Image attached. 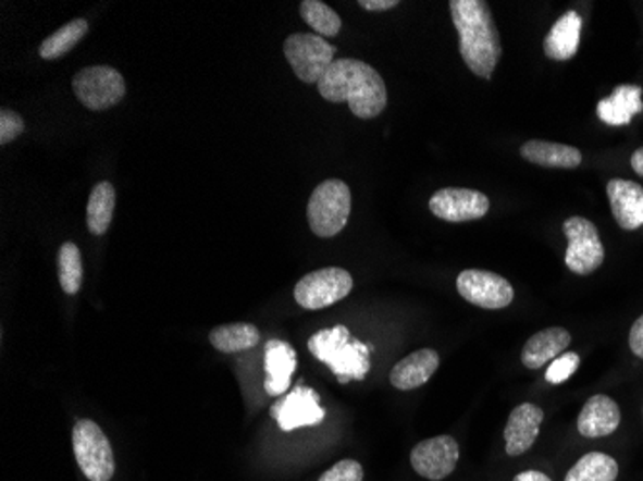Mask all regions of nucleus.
<instances>
[{
  "instance_id": "obj_1",
  "label": "nucleus",
  "mask_w": 643,
  "mask_h": 481,
  "mask_svg": "<svg viewBox=\"0 0 643 481\" xmlns=\"http://www.w3.org/2000/svg\"><path fill=\"white\" fill-rule=\"evenodd\" d=\"M320 97L327 102H347L355 116L372 120L387 107V89L374 67L355 59L335 60L318 84Z\"/></svg>"
},
{
  "instance_id": "obj_2",
  "label": "nucleus",
  "mask_w": 643,
  "mask_h": 481,
  "mask_svg": "<svg viewBox=\"0 0 643 481\" xmlns=\"http://www.w3.org/2000/svg\"><path fill=\"white\" fill-rule=\"evenodd\" d=\"M449 9L465 64L478 77L492 79L503 49L490 4L484 0H452Z\"/></svg>"
},
{
  "instance_id": "obj_3",
  "label": "nucleus",
  "mask_w": 643,
  "mask_h": 481,
  "mask_svg": "<svg viewBox=\"0 0 643 481\" xmlns=\"http://www.w3.org/2000/svg\"><path fill=\"white\" fill-rule=\"evenodd\" d=\"M312 357L330 366L337 382L364 380L370 372V349L367 343L357 340L345 325L327 328L314 333L309 340Z\"/></svg>"
},
{
  "instance_id": "obj_4",
  "label": "nucleus",
  "mask_w": 643,
  "mask_h": 481,
  "mask_svg": "<svg viewBox=\"0 0 643 481\" xmlns=\"http://www.w3.org/2000/svg\"><path fill=\"white\" fill-rule=\"evenodd\" d=\"M351 214V189L342 180H326L312 192L307 207L310 230L318 237H335Z\"/></svg>"
},
{
  "instance_id": "obj_5",
  "label": "nucleus",
  "mask_w": 643,
  "mask_h": 481,
  "mask_svg": "<svg viewBox=\"0 0 643 481\" xmlns=\"http://www.w3.org/2000/svg\"><path fill=\"white\" fill-rule=\"evenodd\" d=\"M334 45L317 34H293L285 39L284 54L302 84H320L335 62Z\"/></svg>"
},
{
  "instance_id": "obj_6",
  "label": "nucleus",
  "mask_w": 643,
  "mask_h": 481,
  "mask_svg": "<svg viewBox=\"0 0 643 481\" xmlns=\"http://www.w3.org/2000/svg\"><path fill=\"white\" fill-rule=\"evenodd\" d=\"M76 460L89 481H110L116 470L114 453L101 428L91 420H79L72 432Z\"/></svg>"
},
{
  "instance_id": "obj_7",
  "label": "nucleus",
  "mask_w": 643,
  "mask_h": 481,
  "mask_svg": "<svg viewBox=\"0 0 643 481\" xmlns=\"http://www.w3.org/2000/svg\"><path fill=\"white\" fill-rule=\"evenodd\" d=\"M562 232L567 235L568 247L565 264L570 272L578 275H590L602 268L605 260V247L597 227L588 218H568L562 224Z\"/></svg>"
},
{
  "instance_id": "obj_8",
  "label": "nucleus",
  "mask_w": 643,
  "mask_h": 481,
  "mask_svg": "<svg viewBox=\"0 0 643 481\" xmlns=\"http://www.w3.org/2000/svg\"><path fill=\"white\" fill-rule=\"evenodd\" d=\"M74 92L85 109L102 112L126 97L124 75L110 66L85 67L74 77Z\"/></svg>"
},
{
  "instance_id": "obj_9",
  "label": "nucleus",
  "mask_w": 643,
  "mask_h": 481,
  "mask_svg": "<svg viewBox=\"0 0 643 481\" xmlns=\"http://www.w3.org/2000/svg\"><path fill=\"white\" fill-rule=\"evenodd\" d=\"M353 289V278L343 268H322L310 272L295 285V300L307 310L332 307Z\"/></svg>"
},
{
  "instance_id": "obj_10",
  "label": "nucleus",
  "mask_w": 643,
  "mask_h": 481,
  "mask_svg": "<svg viewBox=\"0 0 643 481\" xmlns=\"http://www.w3.org/2000/svg\"><path fill=\"white\" fill-rule=\"evenodd\" d=\"M457 289L462 299L485 310L509 307L515 299V289L503 275L487 270H465L457 278Z\"/></svg>"
},
{
  "instance_id": "obj_11",
  "label": "nucleus",
  "mask_w": 643,
  "mask_h": 481,
  "mask_svg": "<svg viewBox=\"0 0 643 481\" xmlns=\"http://www.w3.org/2000/svg\"><path fill=\"white\" fill-rule=\"evenodd\" d=\"M430 210L434 217L449 224L474 222L490 212V199L484 193L462 187H445L434 193L430 199Z\"/></svg>"
},
{
  "instance_id": "obj_12",
  "label": "nucleus",
  "mask_w": 643,
  "mask_h": 481,
  "mask_svg": "<svg viewBox=\"0 0 643 481\" xmlns=\"http://www.w3.org/2000/svg\"><path fill=\"white\" fill-rule=\"evenodd\" d=\"M459 443L452 435H437L420 441L410 453V465L415 472L432 481H442L453 473L459 462Z\"/></svg>"
},
{
  "instance_id": "obj_13",
  "label": "nucleus",
  "mask_w": 643,
  "mask_h": 481,
  "mask_svg": "<svg viewBox=\"0 0 643 481\" xmlns=\"http://www.w3.org/2000/svg\"><path fill=\"white\" fill-rule=\"evenodd\" d=\"M270 415L284 432H293L305 425H317L324 420L326 412L320 405L317 391L299 385L280 398Z\"/></svg>"
},
{
  "instance_id": "obj_14",
  "label": "nucleus",
  "mask_w": 643,
  "mask_h": 481,
  "mask_svg": "<svg viewBox=\"0 0 643 481\" xmlns=\"http://www.w3.org/2000/svg\"><path fill=\"white\" fill-rule=\"evenodd\" d=\"M543 422V410L532 403H524L515 408L505 425V451L509 457H520L528 453L540 433Z\"/></svg>"
},
{
  "instance_id": "obj_15",
  "label": "nucleus",
  "mask_w": 643,
  "mask_h": 481,
  "mask_svg": "<svg viewBox=\"0 0 643 481\" xmlns=\"http://www.w3.org/2000/svg\"><path fill=\"white\" fill-rule=\"evenodd\" d=\"M610 212L617 220V224L634 232L643 225V187L640 183L630 180H610L607 183Z\"/></svg>"
},
{
  "instance_id": "obj_16",
  "label": "nucleus",
  "mask_w": 643,
  "mask_h": 481,
  "mask_svg": "<svg viewBox=\"0 0 643 481\" xmlns=\"http://www.w3.org/2000/svg\"><path fill=\"white\" fill-rule=\"evenodd\" d=\"M620 423V408L607 395H593L585 400L584 407L578 415V432L582 437H607L617 432Z\"/></svg>"
},
{
  "instance_id": "obj_17",
  "label": "nucleus",
  "mask_w": 643,
  "mask_h": 481,
  "mask_svg": "<svg viewBox=\"0 0 643 481\" xmlns=\"http://www.w3.org/2000/svg\"><path fill=\"white\" fill-rule=\"evenodd\" d=\"M264 390L268 395H284L285 391L289 390L293 372L297 368V353L285 341H268L264 349Z\"/></svg>"
},
{
  "instance_id": "obj_18",
  "label": "nucleus",
  "mask_w": 643,
  "mask_h": 481,
  "mask_svg": "<svg viewBox=\"0 0 643 481\" xmlns=\"http://www.w3.org/2000/svg\"><path fill=\"white\" fill-rule=\"evenodd\" d=\"M580 37H582V16L577 10H568L567 14H562L555 22L552 32L545 37L543 52L547 59L567 62L577 57Z\"/></svg>"
},
{
  "instance_id": "obj_19",
  "label": "nucleus",
  "mask_w": 643,
  "mask_h": 481,
  "mask_svg": "<svg viewBox=\"0 0 643 481\" xmlns=\"http://www.w3.org/2000/svg\"><path fill=\"white\" fill-rule=\"evenodd\" d=\"M437 366L440 355L434 349L417 350L393 366L389 382L399 391L417 390L434 375Z\"/></svg>"
},
{
  "instance_id": "obj_20",
  "label": "nucleus",
  "mask_w": 643,
  "mask_h": 481,
  "mask_svg": "<svg viewBox=\"0 0 643 481\" xmlns=\"http://www.w3.org/2000/svg\"><path fill=\"white\" fill-rule=\"evenodd\" d=\"M570 341L572 337L565 328L542 330L527 341V345L522 349V365L530 370H537L542 366L549 365L555 358L565 355Z\"/></svg>"
},
{
  "instance_id": "obj_21",
  "label": "nucleus",
  "mask_w": 643,
  "mask_h": 481,
  "mask_svg": "<svg viewBox=\"0 0 643 481\" xmlns=\"http://www.w3.org/2000/svg\"><path fill=\"white\" fill-rule=\"evenodd\" d=\"M642 110V87L620 85L597 104V116L607 125H628Z\"/></svg>"
},
{
  "instance_id": "obj_22",
  "label": "nucleus",
  "mask_w": 643,
  "mask_h": 481,
  "mask_svg": "<svg viewBox=\"0 0 643 481\" xmlns=\"http://www.w3.org/2000/svg\"><path fill=\"white\" fill-rule=\"evenodd\" d=\"M520 155L535 166L574 170L582 164V152L577 147L560 145V143L540 141V139L527 141L522 145Z\"/></svg>"
},
{
  "instance_id": "obj_23",
  "label": "nucleus",
  "mask_w": 643,
  "mask_h": 481,
  "mask_svg": "<svg viewBox=\"0 0 643 481\" xmlns=\"http://www.w3.org/2000/svg\"><path fill=\"white\" fill-rule=\"evenodd\" d=\"M116 207V189L109 182L97 183L87 200V227L92 235L109 232Z\"/></svg>"
},
{
  "instance_id": "obj_24",
  "label": "nucleus",
  "mask_w": 643,
  "mask_h": 481,
  "mask_svg": "<svg viewBox=\"0 0 643 481\" xmlns=\"http://www.w3.org/2000/svg\"><path fill=\"white\" fill-rule=\"evenodd\" d=\"M210 343L220 353H242L259 345L260 333L252 324H226L218 325L209 335Z\"/></svg>"
},
{
  "instance_id": "obj_25",
  "label": "nucleus",
  "mask_w": 643,
  "mask_h": 481,
  "mask_svg": "<svg viewBox=\"0 0 643 481\" xmlns=\"http://www.w3.org/2000/svg\"><path fill=\"white\" fill-rule=\"evenodd\" d=\"M89 32V24L84 17H77L67 22L59 32H54L51 37H47L39 47V54L45 60L62 59L70 50L76 47L77 42L84 39L85 34Z\"/></svg>"
},
{
  "instance_id": "obj_26",
  "label": "nucleus",
  "mask_w": 643,
  "mask_h": 481,
  "mask_svg": "<svg viewBox=\"0 0 643 481\" xmlns=\"http://www.w3.org/2000/svg\"><path fill=\"white\" fill-rule=\"evenodd\" d=\"M617 476L618 465L615 458L605 453H588L568 470L565 481H615Z\"/></svg>"
},
{
  "instance_id": "obj_27",
  "label": "nucleus",
  "mask_w": 643,
  "mask_h": 481,
  "mask_svg": "<svg viewBox=\"0 0 643 481\" xmlns=\"http://www.w3.org/2000/svg\"><path fill=\"white\" fill-rule=\"evenodd\" d=\"M60 287L67 295H76L84 283V262L76 243H64L59 250Z\"/></svg>"
},
{
  "instance_id": "obj_28",
  "label": "nucleus",
  "mask_w": 643,
  "mask_h": 481,
  "mask_svg": "<svg viewBox=\"0 0 643 481\" xmlns=\"http://www.w3.org/2000/svg\"><path fill=\"white\" fill-rule=\"evenodd\" d=\"M301 16L320 37H335L342 32V17L320 0L301 2Z\"/></svg>"
},
{
  "instance_id": "obj_29",
  "label": "nucleus",
  "mask_w": 643,
  "mask_h": 481,
  "mask_svg": "<svg viewBox=\"0 0 643 481\" xmlns=\"http://www.w3.org/2000/svg\"><path fill=\"white\" fill-rule=\"evenodd\" d=\"M578 366H580V357H578L577 353H565V355H560L559 358L553 360L552 366L547 368V373H545V380L553 383V385L567 382L568 378L577 372Z\"/></svg>"
},
{
  "instance_id": "obj_30",
  "label": "nucleus",
  "mask_w": 643,
  "mask_h": 481,
  "mask_svg": "<svg viewBox=\"0 0 643 481\" xmlns=\"http://www.w3.org/2000/svg\"><path fill=\"white\" fill-rule=\"evenodd\" d=\"M364 472L362 466L357 460H342L337 465L332 466L327 472L320 476L318 481H362Z\"/></svg>"
},
{
  "instance_id": "obj_31",
  "label": "nucleus",
  "mask_w": 643,
  "mask_h": 481,
  "mask_svg": "<svg viewBox=\"0 0 643 481\" xmlns=\"http://www.w3.org/2000/svg\"><path fill=\"white\" fill-rule=\"evenodd\" d=\"M24 130H26V124L22 118L17 116L16 112H10V110L0 112V145L16 141Z\"/></svg>"
},
{
  "instance_id": "obj_32",
  "label": "nucleus",
  "mask_w": 643,
  "mask_h": 481,
  "mask_svg": "<svg viewBox=\"0 0 643 481\" xmlns=\"http://www.w3.org/2000/svg\"><path fill=\"white\" fill-rule=\"evenodd\" d=\"M628 343H630V349H632L635 357L642 358L643 360V314L640 316V318L635 320L634 325H632Z\"/></svg>"
},
{
  "instance_id": "obj_33",
  "label": "nucleus",
  "mask_w": 643,
  "mask_h": 481,
  "mask_svg": "<svg viewBox=\"0 0 643 481\" xmlns=\"http://www.w3.org/2000/svg\"><path fill=\"white\" fill-rule=\"evenodd\" d=\"M359 7L368 10V12H384V10H392L399 7L397 0H360Z\"/></svg>"
},
{
  "instance_id": "obj_34",
  "label": "nucleus",
  "mask_w": 643,
  "mask_h": 481,
  "mask_svg": "<svg viewBox=\"0 0 643 481\" xmlns=\"http://www.w3.org/2000/svg\"><path fill=\"white\" fill-rule=\"evenodd\" d=\"M512 481H552L549 476H545L543 472H535V470H528V472L518 473L517 478Z\"/></svg>"
},
{
  "instance_id": "obj_35",
  "label": "nucleus",
  "mask_w": 643,
  "mask_h": 481,
  "mask_svg": "<svg viewBox=\"0 0 643 481\" xmlns=\"http://www.w3.org/2000/svg\"><path fill=\"white\" fill-rule=\"evenodd\" d=\"M630 164L634 168V172L643 177V147L642 149L635 150L632 158H630Z\"/></svg>"
}]
</instances>
